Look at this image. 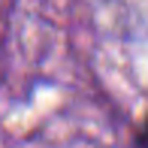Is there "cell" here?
Instances as JSON below:
<instances>
[{
    "label": "cell",
    "instance_id": "cell-1",
    "mask_svg": "<svg viewBox=\"0 0 148 148\" xmlns=\"http://www.w3.org/2000/svg\"><path fill=\"white\" fill-rule=\"evenodd\" d=\"M136 148H148V118H145V124H142V130L136 133Z\"/></svg>",
    "mask_w": 148,
    "mask_h": 148
}]
</instances>
